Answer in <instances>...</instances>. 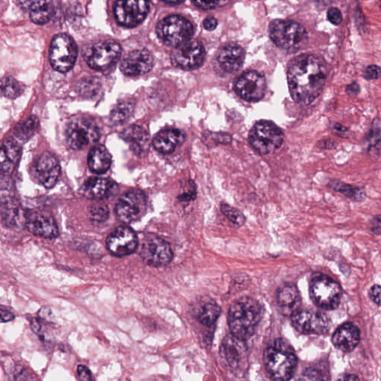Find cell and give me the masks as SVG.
Instances as JSON below:
<instances>
[{
  "mask_svg": "<svg viewBox=\"0 0 381 381\" xmlns=\"http://www.w3.org/2000/svg\"><path fill=\"white\" fill-rule=\"evenodd\" d=\"M287 75L293 99L300 105L308 106L322 93L328 69L322 59L306 54L291 60Z\"/></svg>",
  "mask_w": 381,
  "mask_h": 381,
  "instance_id": "cell-1",
  "label": "cell"
},
{
  "mask_svg": "<svg viewBox=\"0 0 381 381\" xmlns=\"http://www.w3.org/2000/svg\"><path fill=\"white\" fill-rule=\"evenodd\" d=\"M263 313L262 305L252 297H241L234 302L228 317L231 334L245 341L256 332Z\"/></svg>",
  "mask_w": 381,
  "mask_h": 381,
  "instance_id": "cell-2",
  "label": "cell"
},
{
  "mask_svg": "<svg viewBox=\"0 0 381 381\" xmlns=\"http://www.w3.org/2000/svg\"><path fill=\"white\" fill-rule=\"evenodd\" d=\"M265 367L271 377L277 381H288L297 367V358L291 346L283 339L272 342L265 351Z\"/></svg>",
  "mask_w": 381,
  "mask_h": 381,
  "instance_id": "cell-3",
  "label": "cell"
},
{
  "mask_svg": "<svg viewBox=\"0 0 381 381\" xmlns=\"http://www.w3.org/2000/svg\"><path fill=\"white\" fill-rule=\"evenodd\" d=\"M269 34L276 46L290 53L302 49L308 41V33L304 27L293 21H273L270 25Z\"/></svg>",
  "mask_w": 381,
  "mask_h": 381,
  "instance_id": "cell-4",
  "label": "cell"
},
{
  "mask_svg": "<svg viewBox=\"0 0 381 381\" xmlns=\"http://www.w3.org/2000/svg\"><path fill=\"white\" fill-rule=\"evenodd\" d=\"M156 32L164 45L176 48L192 38L194 28L185 17L171 15L158 23Z\"/></svg>",
  "mask_w": 381,
  "mask_h": 381,
  "instance_id": "cell-5",
  "label": "cell"
},
{
  "mask_svg": "<svg viewBox=\"0 0 381 381\" xmlns=\"http://www.w3.org/2000/svg\"><path fill=\"white\" fill-rule=\"evenodd\" d=\"M122 54V47L112 40H102L84 47L83 56L86 64L95 71H106L114 65Z\"/></svg>",
  "mask_w": 381,
  "mask_h": 381,
  "instance_id": "cell-6",
  "label": "cell"
},
{
  "mask_svg": "<svg viewBox=\"0 0 381 381\" xmlns=\"http://www.w3.org/2000/svg\"><path fill=\"white\" fill-rule=\"evenodd\" d=\"M249 141L260 154L266 155L279 149L284 141L281 129L268 121H261L251 129Z\"/></svg>",
  "mask_w": 381,
  "mask_h": 381,
  "instance_id": "cell-7",
  "label": "cell"
},
{
  "mask_svg": "<svg viewBox=\"0 0 381 381\" xmlns=\"http://www.w3.org/2000/svg\"><path fill=\"white\" fill-rule=\"evenodd\" d=\"M77 57V48L73 39L66 34H58L51 40L49 60L51 66L60 73L73 67Z\"/></svg>",
  "mask_w": 381,
  "mask_h": 381,
  "instance_id": "cell-8",
  "label": "cell"
},
{
  "mask_svg": "<svg viewBox=\"0 0 381 381\" xmlns=\"http://www.w3.org/2000/svg\"><path fill=\"white\" fill-rule=\"evenodd\" d=\"M310 295L315 304L325 310H334L339 307L342 297L340 284L330 277L319 275L311 281Z\"/></svg>",
  "mask_w": 381,
  "mask_h": 381,
  "instance_id": "cell-9",
  "label": "cell"
},
{
  "mask_svg": "<svg viewBox=\"0 0 381 381\" xmlns=\"http://www.w3.org/2000/svg\"><path fill=\"white\" fill-rule=\"evenodd\" d=\"M100 136L99 130L91 119L79 117L69 123L66 130V140L69 147L80 150L91 143H97Z\"/></svg>",
  "mask_w": 381,
  "mask_h": 381,
  "instance_id": "cell-10",
  "label": "cell"
},
{
  "mask_svg": "<svg viewBox=\"0 0 381 381\" xmlns=\"http://www.w3.org/2000/svg\"><path fill=\"white\" fill-rule=\"evenodd\" d=\"M206 58V50L200 41L190 40L173 49V65L184 71H194L201 66Z\"/></svg>",
  "mask_w": 381,
  "mask_h": 381,
  "instance_id": "cell-11",
  "label": "cell"
},
{
  "mask_svg": "<svg viewBox=\"0 0 381 381\" xmlns=\"http://www.w3.org/2000/svg\"><path fill=\"white\" fill-rule=\"evenodd\" d=\"M147 210V199L140 190H128L119 199L116 213L120 221L132 223L140 220Z\"/></svg>",
  "mask_w": 381,
  "mask_h": 381,
  "instance_id": "cell-12",
  "label": "cell"
},
{
  "mask_svg": "<svg viewBox=\"0 0 381 381\" xmlns=\"http://www.w3.org/2000/svg\"><path fill=\"white\" fill-rule=\"evenodd\" d=\"M140 256L147 265L162 267L171 262L173 251L166 241L158 236H149L142 242Z\"/></svg>",
  "mask_w": 381,
  "mask_h": 381,
  "instance_id": "cell-13",
  "label": "cell"
},
{
  "mask_svg": "<svg viewBox=\"0 0 381 381\" xmlns=\"http://www.w3.org/2000/svg\"><path fill=\"white\" fill-rule=\"evenodd\" d=\"M114 10L116 20L121 25L132 28L145 19L150 10V4L143 0L118 1Z\"/></svg>",
  "mask_w": 381,
  "mask_h": 381,
  "instance_id": "cell-14",
  "label": "cell"
},
{
  "mask_svg": "<svg viewBox=\"0 0 381 381\" xmlns=\"http://www.w3.org/2000/svg\"><path fill=\"white\" fill-rule=\"evenodd\" d=\"M234 88L242 99L258 101L264 97L266 91L265 77L256 71L246 72L238 77Z\"/></svg>",
  "mask_w": 381,
  "mask_h": 381,
  "instance_id": "cell-15",
  "label": "cell"
},
{
  "mask_svg": "<svg viewBox=\"0 0 381 381\" xmlns=\"http://www.w3.org/2000/svg\"><path fill=\"white\" fill-rule=\"evenodd\" d=\"M110 252L117 257H123L135 252L138 247L136 232L127 226H121L112 231L107 238Z\"/></svg>",
  "mask_w": 381,
  "mask_h": 381,
  "instance_id": "cell-16",
  "label": "cell"
},
{
  "mask_svg": "<svg viewBox=\"0 0 381 381\" xmlns=\"http://www.w3.org/2000/svg\"><path fill=\"white\" fill-rule=\"evenodd\" d=\"M292 323L297 330L303 334H325L328 331L327 317L314 310H299L292 316Z\"/></svg>",
  "mask_w": 381,
  "mask_h": 381,
  "instance_id": "cell-17",
  "label": "cell"
},
{
  "mask_svg": "<svg viewBox=\"0 0 381 381\" xmlns=\"http://www.w3.org/2000/svg\"><path fill=\"white\" fill-rule=\"evenodd\" d=\"M60 173L59 162L56 156L49 152L41 154L33 167L34 177L41 185L47 188L56 186Z\"/></svg>",
  "mask_w": 381,
  "mask_h": 381,
  "instance_id": "cell-18",
  "label": "cell"
},
{
  "mask_svg": "<svg viewBox=\"0 0 381 381\" xmlns=\"http://www.w3.org/2000/svg\"><path fill=\"white\" fill-rule=\"evenodd\" d=\"M153 66V59L149 51L136 49L124 57L120 69L125 75L134 77L149 73Z\"/></svg>",
  "mask_w": 381,
  "mask_h": 381,
  "instance_id": "cell-19",
  "label": "cell"
},
{
  "mask_svg": "<svg viewBox=\"0 0 381 381\" xmlns=\"http://www.w3.org/2000/svg\"><path fill=\"white\" fill-rule=\"evenodd\" d=\"M25 226L33 235L53 239L58 237L59 230L55 219L45 212H33L25 220Z\"/></svg>",
  "mask_w": 381,
  "mask_h": 381,
  "instance_id": "cell-20",
  "label": "cell"
},
{
  "mask_svg": "<svg viewBox=\"0 0 381 381\" xmlns=\"http://www.w3.org/2000/svg\"><path fill=\"white\" fill-rule=\"evenodd\" d=\"M82 193L93 200H103L116 193L118 186L109 178L93 177L84 182L81 188Z\"/></svg>",
  "mask_w": 381,
  "mask_h": 381,
  "instance_id": "cell-21",
  "label": "cell"
},
{
  "mask_svg": "<svg viewBox=\"0 0 381 381\" xmlns=\"http://www.w3.org/2000/svg\"><path fill=\"white\" fill-rule=\"evenodd\" d=\"M245 341L238 339L232 334L223 339L221 345L222 358L234 369H237L246 356Z\"/></svg>",
  "mask_w": 381,
  "mask_h": 381,
  "instance_id": "cell-22",
  "label": "cell"
},
{
  "mask_svg": "<svg viewBox=\"0 0 381 381\" xmlns=\"http://www.w3.org/2000/svg\"><path fill=\"white\" fill-rule=\"evenodd\" d=\"M360 339L359 328L351 323H344L336 328L332 336V343L337 349L343 352L353 351Z\"/></svg>",
  "mask_w": 381,
  "mask_h": 381,
  "instance_id": "cell-23",
  "label": "cell"
},
{
  "mask_svg": "<svg viewBox=\"0 0 381 381\" xmlns=\"http://www.w3.org/2000/svg\"><path fill=\"white\" fill-rule=\"evenodd\" d=\"M245 60V51L236 45L222 47L218 53L217 60L224 71L233 73L239 71Z\"/></svg>",
  "mask_w": 381,
  "mask_h": 381,
  "instance_id": "cell-24",
  "label": "cell"
},
{
  "mask_svg": "<svg viewBox=\"0 0 381 381\" xmlns=\"http://www.w3.org/2000/svg\"><path fill=\"white\" fill-rule=\"evenodd\" d=\"M277 302L285 315L293 316L299 311L302 299L296 285L287 284L277 293Z\"/></svg>",
  "mask_w": 381,
  "mask_h": 381,
  "instance_id": "cell-25",
  "label": "cell"
},
{
  "mask_svg": "<svg viewBox=\"0 0 381 381\" xmlns=\"http://www.w3.org/2000/svg\"><path fill=\"white\" fill-rule=\"evenodd\" d=\"M1 217L5 227L16 228L23 221V214L19 202L14 198L2 195Z\"/></svg>",
  "mask_w": 381,
  "mask_h": 381,
  "instance_id": "cell-26",
  "label": "cell"
},
{
  "mask_svg": "<svg viewBox=\"0 0 381 381\" xmlns=\"http://www.w3.org/2000/svg\"><path fill=\"white\" fill-rule=\"evenodd\" d=\"M184 135L176 129H166L155 136L153 145L156 150L162 153H171L177 146L183 143Z\"/></svg>",
  "mask_w": 381,
  "mask_h": 381,
  "instance_id": "cell-27",
  "label": "cell"
},
{
  "mask_svg": "<svg viewBox=\"0 0 381 381\" xmlns=\"http://www.w3.org/2000/svg\"><path fill=\"white\" fill-rule=\"evenodd\" d=\"M19 5L30 11V19L34 23L43 25L50 21L54 13L53 3L51 1H23Z\"/></svg>",
  "mask_w": 381,
  "mask_h": 381,
  "instance_id": "cell-28",
  "label": "cell"
},
{
  "mask_svg": "<svg viewBox=\"0 0 381 381\" xmlns=\"http://www.w3.org/2000/svg\"><path fill=\"white\" fill-rule=\"evenodd\" d=\"M21 155V147L14 140H6L1 149V172L2 176H8L13 171L15 164L19 162Z\"/></svg>",
  "mask_w": 381,
  "mask_h": 381,
  "instance_id": "cell-29",
  "label": "cell"
},
{
  "mask_svg": "<svg viewBox=\"0 0 381 381\" xmlns=\"http://www.w3.org/2000/svg\"><path fill=\"white\" fill-rule=\"evenodd\" d=\"M112 163V157L105 146L95 145L88 155V167L95 174L101 175L107 172Z\"/></svg>",
  "mask_w": 381,
  "mask_h": 381,
  "instance_id": "cell-30",
  "label": "cell"
},
{
  "mask_svg": "<svg viewBox=\"0 0 381 381\" xmlns=\"http://www.w3.org/2000/svg\"><path fill=\"white\" fill-rule=\"evenodd\" d=\"M121 137L131 145L136 153H141L148 147L149 135L141 126L132 125L125 128Z\"/></svg>",
  "mask_w": 381,
  "mask_h": 381,
  "instance_id": "cell-31",
  "label": "cell"
},
{
  "mask_svg": "<svg viewBox=\"0 0 381 381\" xmlns=\"http://www.w3.org/2000/svg\"><path fill=\"white\" fill-rule=\"evenodd\" d=\"M134 107V103L132 100L119 101L110 112L111 123L114 125L125 123L132 116Z\"/></svg>",
  "mask_w": 381,
  "mask_h": 381,
  "instance_id": "cell-32",
  "label": "cell"
},
{
  "mask_svg": "<svg viewBox=\"0 0 381 381\" xmlns=\"http://www.w3.org/2000/svg\"><path fill=\"white\" fill-rule=\"evenodd\" d=\"M221 308L214 302L206 303L198 313V319L206 326L212 325L220 317Z\"/></svg>",
  "mask_w": 381,
  "mask_h": 381,
  "instance_id": "cell-33",
  "label": "cell"
},
{
  "mask_svg": "<svg viewBox=\"0 0 381 381\" xmlns=\"http://www.w3.org/2000/svg\"><path fill=\"white\" fill-rule=\"evenodd\" d=\"M39 120L36 116H31L15 128V135L23 141H27L37 132Z\"/></svg>",
  "mask_w": 381,
  "mask_h": 381,
  "instance_id": "cell-34",
  "label": "cell"
},
{
  "mask_svg": "<svg viewBox=\"0 0 381 381\" xmlns=\"http://www.w3.org/2000/svg\"><path fill=\"white\" fill-rule=\"evenodd\" d=\"M24 90V86L12 77H4L1 81L2 94L8 99L20 97Z\"/></svg>",
  "mask_w": 381,
  "mask_h": 381,
  "instance_id": "cell-35",
  "label": "cell"
},
{
  "mask_svg": "<svg viewBox=\"0 0 381 381\" xmlns=\"http://www.w3.org/2000/svg\"><path fill=\"white\" fill-rule=\"evenodd\" d=\"M331 187L336 190V192H339L354 201H362L365 197L363 190L358 187L343 184L341 182L332 181Z\"/></svg>",
  "mask_w": 381,
  "mask_h": 381,
  "instance_id": "cell-36",
  "label": "cell"
},
{
  "mask_svg": "<svg viewBox=\"0 0 381 381\" xmlns=\"http://www.w3.org/2000/svg\"><path fill=\"white\" fill-rule=\"evenodd\" d=\"M221 210L232 223L238 227L243 226L246 222L245 216L236 208H234L227 204H222Z\"/></svg>",
  "mask_w": 381,
  "mask_h": 381,
  "instance_id": "cell-37",
  "label": "cell"
},
{
  "mask_svg": "<svg viewBox=\"0 0 381 381\" xmlns=\"http://www.w3.org/2000/svg\"><path fill=\"white\" fill-rule=\"evenodd\" d=\"M90 217L95 222L102 223L109 219L110 212L107 205L95 204L90 206Z\"/></svg>",
  "mask_w": 381,
  "mask_h": 381,
  "instance_id": "cell-38",
  "label": "cell"
},
{
  "mask_svg": "<svg viewBox=\"0 0 381 381\" xmlns=\"http://www.w3.org/2000/svg\"><path fill=\"white\" fill-rule=\"evenodd\" d=\"M100 88L97 79L82 80L77 86V90L84 95H93L97 94Z\"/></svg>",
  "mask_w": 381,
  "mask_h": 381,
  "instance_id": "cell-39",
  "label": "cell"
},
{
  "mask_svg": "<svg viewBox=\"0 0 381 381\" xmlns=\"http://www.w3.org/2000/svg\"><path fill=\"white\" fill-rule=\"evenodd\" d=\"M369 144L370 149L371 148H380L381 147V127L378 125H376L373 126V128L371 130L369 136Z\"/></svg>",
  "mask_w": 381,
  "mask_h": 381,
  "instance_id": "cell-40",
  "label": "cell"
},
{
  "mask_svg": "<svg viewBox=\"0 0 381 381\" xmlns=\"http://www.w3.org/2000/svg\"><path fill=\"white\" fill-rule=\"evenodd\" d=\"M327 17L328 21L334 25H339L343 21V14L337 8H329Z\"/></svg>",
  "mask_w": 381,
  "mask_h": 381,
  "instance_id": "cell-41",
  "label": "cell"
},
{
  "mask_svg": "<svg viewBox=\"0 0 381 381\" xmlns=\"http://www.w3.org/2000/svg\"><path fill=\"white\" fill-rule=\"evenodd\" d=\"M381 75V69L377 65L369 66L365 73V77L367 80H376Z\"/></svg>",
  "mask_w": 381,
  "mask_h": 381,
  "instance_id": "cell-42",
  "label": "cell"
},
{
  "mask_svg": "<svg viewBox=\"0 0 381 381\" xmlns=\"http://www.w3.org/2000/svg\"><path fill=\"white\" fill-rule=\"evenodd\" d=\"M77 375L80 381H95L90 370L84 365H79L77 367Z\"/></svg>",
  "mask_w": 381,
  "mask_h": 381,
  "instance_id": "cell-43",
  "label": "cell"
},
{
  "mask_svg": "<svg viewBox=\"0 0 381 381\" xmlns=\"http://www.w3.org/2000/svg\"><path fill=\"white\" fill-rule=\"evenodd\" d=\"M369 297L376 304H381V287L378 284H375L369 290Z\"/></svg>",
  "mask_w": 381,
  "mask_h": 381,
  "instance_id": "cell-44",
  "label": "cell"
},
{
  "mask_svg": "<svg viewBox=\"0 0 381 381\" xmlns=\"http://www.w3.org/2000/svg\"><path fill=\"white\" fill-rule=\"evenodd\" d=\"M299 381H322V378L317 371L308 369L302 375Z\"/></svg>",
  "mask_w": 381,
  "mask_h": 381,
  "instance_id": "cell-45",
  "label": "cell"
},
{
  "mask_svg": "<svg viewBox=\"0 0 381 381\" xmlns=\"http://www.w3.org/2000/svg\"><path fill=\"white\" fill-rule=\"evenodd\" d=\"M197 195L196 186L195 183L193 184L192 187L188 190H186L183 194H182L179 199L181 201H189L195 200Z\"/></svg>",
  "mask_w": 381,
  "mask_h": 381,
  "instance_id": "cell-46",
  "label": "cell"
},
{
  "mask_svg": "<svg viewBox=\"0 0 381 381\" xmlns=\"http://www.w3.org/2000/svg\"><path fill=\"white\" fill-rule=\"evenodd\" d=\"M30 379L28 371L22 367H17L15 371L16 381H29Z\"/></svg>",
  "mask_w": 381,
  "mask_h": 381,
  "instance_id": "cell-47",
  "label": "cell"
},
{
  "mask_svg": "<svg viewBox=\"0 0 381 381\" xmlns=\"http://www.w3.org/2000/svg\"><path fill=\"white\" fill-rule=\"evenodd\" d=\"M218 21L213 16H208L204 21V27L207 31H213L217 27Z\"/></svg>",
  "mask_w": 381,
  "mask_h": 381,
  "instance_id": "cell-48",
  "label": "cell"
},
{
  "mask_svg": "<svg viewBox=\"0 0 381 381\" xmlns=\"http://www.w3.org/2000/svg\"><path fill=\"white\" fill-rule=\"evenodd\" d=\"M193 3L204 10H213V8L217 7L220 2L214 1V2H202V1H197L193 2Z\"/></svg>",
  "mask_w": 381,
  "mask_h": 381,
  "instance_id": "cell-49",
  "label": "cell"
},
{
  "mask_svg": "<svg viewBox=\"0 0 381 381\" xmlns=\"http://www.w3.org/2000/svg\"><path fill=\"white\" fill-rule=\"evenodd\" d=\"M345 92L349 95H357L360 92V86L358 83L353 82L346 86Z\"/></svg>",
  "mask_w": 381,
  "mask_h": 381,
  "instance_id": "cell-50",
  "label": "cell"
},
{
  "mask_svg": "<svg viewBox=\"0 0 381 381\" xmlns=\"http://www.w3.org/2000/svg\"><path fill=\"white\" fill-rule=\"evenodd\" d=\"M14 315L10 312V311L3 308L1 309V321L3 323L10 322L11 320L14 319Z\"/></svg>",
  "mask_w": 381,
  "mask_h": 381,
  "instance_id": "cell-51",
  "label": "cell"
},
{
  "mask_svg": "<svg viewBox=\"0 0 381 381\" xmlns=\"http://www.w3.org/2000/svg\"><path fill=\"white\" fill-rule=\"evenodd\" d=\"M334 132L340 136H345V134L348 132L347 128L339 124H335V125H334Z\"/></svg>",
  "mask_w": 381,
  "mask_h": 381,
  "instance_id": "cell-52",
  "label": "cell"
},
{
  "mask_svg": "<svg viewBox=\"0 0 381 381\" xmlns=\"http://www.w3.org/2000/svg\"><path fill=\"white\" fill-rule=\"evenodd\" d=\"M337 381H360V380L357 376L353 375H347V376H343L340 379L337 380Z\"/></svg>",
  "mask_w": 381,
  "mask_h": 381,
  "instance_id": "cell-53",
  "label": "cell"
},
{
  "mask_svg": "<svg viewBox=\"0 0 381 381\" xmlns=\"http://www.w3.org/2000/svg\"><path fill=\"white\" fill-rule=\"evenodd\" d=\"M183 2H164V3L169 4V5H178V4H181Z\"/></svg>",
  "mask_w": 381,
  "mask_h": 381,
  "instance_id": "cell-54",
  "label": "cell"
}]
</instances>
